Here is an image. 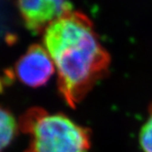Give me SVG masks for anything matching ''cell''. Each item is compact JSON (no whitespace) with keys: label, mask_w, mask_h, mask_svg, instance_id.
Instances as JSON below:
<instances>
[{"label":"cell","mask_w":152,"mask_h":152,"mask_svg":"<svg viewBox=\"0 0 152 152\" xmlns=\"http://www.w3.org/2000/svg\"><path fill=\"white\" fill-rule=\"evenodd\" d=\"M17 130V124L14 116L5 108L0 107V152L8 146Z\"/></svg>","instance_id":"obj_5"},{"label":"cell","mask_w":152,"mask_h":152,"mask_svg":"<svg viewBox=\"0 0 152 152\" xmlns=\"http://www.w3.org/2000/svg\"><path fill=\"white\" fill-rule=\"evenodd\" d=\"M54 72V64L46 48L38 44L31 46L17 61L14 75L22 84L40 87L48 81Z\"/></svg>","instance_id":"obj_3"},{"label":"cell","mask_w":152,"mask_h":152,"mask_svg":"<svg viewBox=\"0 0 152 152\" xmlns=\"http://www.w3.org/2000/svg\"><path fill=\"white\" fill-rule=\"evenodd\" d=\"M43 43L58 70L59 93L75 108L108 70L111 57L91 20L79 11L51 23L44 31Z\"/></svg>","instance_id":"obj_1"},{"label":"cell","mask_w":152,"mask_h":152,"mask_svg":"<svg viewBox=\"0 0 152 152\" xmlns=\"http://www.w3.org/2000/svg\"><path fill=\"white\" fill-rule=\"evenodd\" d=\"M140 142L144 151L152 152V109L148 119L140 130Z\"/></svg>","instance_id":"obj_6"},{"label":"cell","mask_w":152,"mask_h":152,"mask_svg":"<svg viewBox=\"0 0 152 152\" xmlns=\"http://www.w3.org/2000/svg\"><path fill=\"white\" fill-rule=\"evenodd\" d=\"M20 130L29 137L25 152H89L91 133L61 113L32 107L20 119Z\"/></svg>","instance_id":"obj_2"},{"label":"cell","mask_w":152,"mask_h":152,"mask_svg":"<svg viewBox=\"0 0 152 152\" xmlns=\"http://www.w3.org/2000/svg\"><path fill=\"white\" fill-rule=\"evenodd\" d=\"M26 27L42 31L51 23L71 11L67 0H16Z\"/></svg>","instance_id":"obj_4"}]
</instances>
